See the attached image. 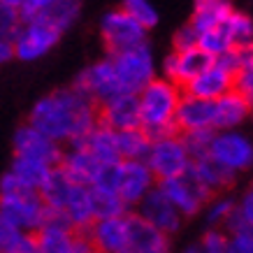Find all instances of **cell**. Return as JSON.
<instances>
[{"label":"cell","mask_w":253,"mask_h":253,"mask_svg":"<svg viewBox=\"0 0 253 253\" xmlns=\"http://www.w3.org/2000/svg\"><path fill=\"white\" fill-rule=\"evenodd\" d=\"M156 176L142 158L119 161L116 165V195L126 202V207L137 205L146 193L154 188Z\"/></svg>","instance_id":"cell-12"},{"label":"cell","mask_w":253,"mask_h":253,"mask_svg":"<svg viewBox=\"0 0 253 253\" xmlns=\"http://www.w3.org/2000/svg\"><path fill=\"white\" fill-rule=\"evenodd\" d=\"M198 46L205 51V54H209L211 58H216V56L225 54L228 49H232V42H230L228 31H225V26L218 23V26H214V28H207V31L198 33Z\"/></svg>","instance_id":"cell-32"},{"label":"cell","mask_w":253,"mask_h":253,"mask_svg":"<svg viewBox=\"0 0 253 253\" xmlns=\"http://www.w3.org/2000/svg\"><path fill=\"white\" fill-rule=\"evenodd\" d=\"M214 61L209 54H205L198 44L186 46V49H174L172 54L163 61V75L165 79L174 82L176 86H186L202 68H207Z\"/></svg>","instance_id":"cell-16"},{"label":"cell","mask_w":253,"mask_h":253,"mask_svg":"<svg viewBox=\"0 0 253 253\" xmlns=\"http://www.w3.org/2000/svg\"><path fill=\"white\" fill-rule=\"evenodd\" d=\"M31 126L56 139L58 144L77 142L98 123V109L91 98L82 91L58 88L42 95L31 109Z\"/></svg>","instance_id":"cell-1"},{"label":"cell","mask_w":253,"mask_h":253,"mask_svg":"<svg viewBox=\"0 0 253 253\" xmlns=\"http://www.w3.org/2000/svg\"><path fill=\"white\" fill-rule=\"evenodd\" d=\"M253 105L239 91L230 88L214 100V130L239 128L251 116Z\"/></svg>","instance_id":"cell-19"},{"label":"cell","mask_w":253,"mask_h":253,"mask_svg":"<svg viewBox=\"0 0 253 253\" xmlns=\"http://www.w3.org/2000/svg\"><path fill=\"white\" fill-rule=\"evenodd\" d=\"M79 7H82V0H49L44 7L33 16H40L46 23H51L54 28H58L61 33H65L72 23L77 21Z\"/></svg>","instance_id":"cell-26"},{"label":"cell","mask_w":253,"mask_h":253,"mask_svg":"<svg viewBox=\"0 0 253 253\" xmlns=\"http://www.w3.org/2000/svg\"><path fill=\"white\" fill-rule=\"evenodd\" d=\"M202 209H205V221H207L209 228H225L228 218L235 211V202L230 198H209Z\"/></svg>","instance_id":"cell-35"},{"label":"cell","mask_w":253,"mask_h":253,"mask_svg":"<svg viewBox=\"0 0 253 253\" xmlns=\"http://www.w3.org/2000/svg\"><path fill=\"white\" fill-rule=\"evenodd\" d=\"M191 169L211 193H223L225 188H230V186L235 184V172L228 169L223 163L216 161V158H211L209 154L193 158Z\"/></svg>","instance_id":"cell-23"},{"label":"cell","mask_w":253,"mask_h":253,"mask_svg":"<svg viewBox=\"0 0 253 253\" xmlns=\"http://www.w3.org/2000/svg\"><path fill=\"white\" fill-rule=\"evenodd\" d=\"M98 121L105 123L112 130H128V128L142 126L137 93H119L114 98L105 100Z\"/></svg>","instance_id":"cell-18"},{"label":"cell","mask_w":253,"mask_h":253,"mask_svg":"<svg viewBox=\"0 0 253 253\" xmlns=\"http://www.w3.org/2000/svg\"><path fill=\"white\" fill-rule=\"evenodd\" d=\"M149 144H151V137L146 135L142 126L128 128V130H116V146H119L121 161H132V158H142L144 161Z\"/></svg>","instance_id":"cell-29"},{"label":"cell","mask_w":253,"mask_h":253,"mask_svg":"<svg viewBox=\"0 0 253 253\" xmlns=\"http://www.w3.org/2000/svg\"><path fill=\"white\" fill-rule=\"evenodd\" d=\"M195 44H198V33H195V28L188 23V26H184L181 31L176 33L174 49H186V46H195Z\"/></svg>","instance_id":"cell-40"},{"label":"cell","mask_w":253,"mask_h":253,"mask_svg":"<svg viewBox=\"0 0 253 253\" xmlns=\"http://www.w3.org/2000/svg\"><path fill=\"white\" fill-rule=\"evenodd\" d=\"M0 2H5V5H7V7L16 9V12H19V16H21L23 7H26V0H0Z\"/></svg>","instance_id":"cell-43"},{"label":"cell","mask_w":253,"mask_h":253,"mask_svg":"<svg viewBox=\"0 0 253 253\" xmlns=\"http://www.w3.org/2000/svg\"><path fill=\"white\" fill-rule=\"evenodd\" d=\"M12 58H14V40L0 35V65L9 63Z\"/></svg>","instance_id":"cell-42"},{"label":"cell","mask_w":253,"mask_h":253,"mask_svg":"<svg viewBox=\"0 0 253 253\" xmlns=\"http://www.w3.org/2000/svg\"><path fill=\"white\" fill-rule=\"evenodd\" d=\"M174 126L184 132L214 130V100L198 98L193 93H184L179 98L174 114Z\"/></svg>","instance_id":"cell-17"},{"label":"cell","mask_w":253,"mask_h":253,"mask_svg":"<svg viewBox=\"0 0 253 253\" xmlns=\"http://www.w3.org/2000/svg\"><path fill=\"white\" fill-rule=\"evenodd\" d=\"M40 253H88L93 244L84 230H75L70 223L49 214L42 225L33 232Z\"/></svg>","instance_id":"cell-6"},{"label":"cell","mask_w":253,"mask_h":253,"mask_svg":"<svg viewBox=\"0 0 253 253\" xmlns=\"http://www.w3.org/2000/svg\"><path fill=\"white\" fill-rule=\"evenodd\" d=\"M230 88H232V72H228L221 63L216 61H211L207 68H202L186 84V93H193V95L205 100H216L218 95H223Z\"/></svg>","instance_id":"cell-21"},{"label":"cell","mask_w":253,"mask_h":253,"mask_svg":"<svg viewBox=\"0 0 253 253\" xmlns=\"http://www.w3.org/2000/svg\"><path fill=\"white\" fill-rule=\"evenodd\" d=\"M91 202H93V214L95 218L102 216H114L126 211V202H123L116 193L112 191H100V188H91Z\"/></svg>","instance_id":"cell-34"},{"label":"cell","mask_w":253,"mask_h":253,"mask_svg":"<svg viewBox=\"0 0 253 253\" xmlns=\"http://www.w3.org/2000/svg\"><path fill=\"white\" fill-rule=\"evenodd\" d=\"M211 135L214 130L209 128V130H193V132H186V149H188V154H191V161L193 158H198V156H205L209 151V142H211Z\"/></svg>","instance_id":"cell-37"},{"label":"cell","mask_w":253,"mask_h":253,"mask_svg":"<svg viewBox=\"0 0 253 253\" xmlns=\"http://www.w3.org/2000/svg\"><path fill=\"white\" fill-rule=\"evenodd\" d=\"M105 163H100L95 156L82 144V139L77 142H70V149L63 151V158H61V168L68 172L70 179H75L79 184L84 186H91L98 176L100 168Z\"/></svg>","instance_id":"cell-20"},{"label":"cell","mask_w":253,"mask_h":253,"mask_svg":"<svg viewBox=\"0 0 253 253\" xmlns=\"http://www.w3.org/2000/svg\"><path fill=\"white\" fill-rule=\"evenodd\" d=\"M51 165H46L42 161H35V158H26V156H14V163L9 172L16 176V181L23 184L26 188H35L40 191V186L44 184L46 174H49Z\"/></svg>","instance_id":"cell-28"},{"label":"cell","mask_w":253,"mask_h":253,"mask_svg":"<svg viewBox=\"0 0 253 253\" xmlns=\"http://www.w3.org/2000/svg\"><path fill=\"white\" fill-rule=\"evenodd\" d=\"M130 221V253H163L169 249V235L146 223L139 214H128Z\"/></svg>","instance_id":"cell-22"},{"label":"cell","mask_w":253,"mask_h":253,"mask_svg":"<svg viewBox=\"0 0 253 253\" xmlns=\"http://www.w3.org/2000/svg\"><path fill=\"white\" fill-rule=\"evenodd\" d=\"M35 235L16 228L0 214V253H35Z\"/></svg>","instance_id":"cell-27"},{"label":"cell","mask_w":253,"mask_h":253,"mask_svg":"<svg viewBox=\"0 0 253 253\" xmlns=\"http://www.w3.org/2000/svg\"><path fill=\"white\" fill-rule=\"evenodd\" d=\"M239 54H242V65L232 75V88L239 91L253 105V46H242Z\"/></svg>","instance_id":"cell-33"},{"label":"cell","mask_w":253,"mask_h":253,"mask_svg":"<svg viewBox=\"0 0 253 253\" xmlns=\"http://www.w3.org/2000/svg\"><path fill=\"white\" fill-rule=\"evenodd\" d=\"M225 228L230 230V235H228V251L253 253V225L237 214V209H235L232 216L228 218Z\"/></svg>","instance_id":"cell-30"},{"label":"cell","mask_w":253,"mask_h":253,"mask_svg":"<svg viewBox=\"0 0 253 253\" xmlns=\"http://www.w3.org/2000/svg\"><path fill=\"white\" fill-rule=\"evenodd\" d=\"M179 86L169 79H151L149 84L137 93L139 100V119L142 128L151 139L172 135L174 132V114L179 105Z\"/></svg>","instance_id":"cell-2"},{"label":"cell","mask_w":253,"mask_h":253,"mask_svg":"<svg viewBox=\"0 0 253 253\" xmlns=\"http://www.w3.org/2000/svg\"><path fill=\"white\" fill-rule=\"evenodd\" d=\"M100 35H102V42L107 44L109 54L123 51V49H130L135 44L146 42V28H142L123 7L112 9V12H107L102 16Z\"/></svg>","instance_id":"cell-10"},{"label":"cell","mask_w":253,"mask_h":253,"mask_svg":"<svg viewBox=\"0 0 253 253\" xmlns=\"http://www.w3.org/2000/svg\"><path fill=\"white\" fill-rule=\"evenodd\" d=\"M225 31L230 35L232 46H253V19L242 14V12H230L228 19L223 21Z\"/></svg>","instance_id":"cell-31"},{"label":"cell","mask_w":253,"mask_h":253,"mask_svg":"<svg viewBox=\"0 0 253 253\" xmlns=\"http://www.w3.org/2000/svg\"><path fill=\"white\" fill-rule=\"evenodd\" d=\"M0 214L26 232H35L49 218V207L40 191L26 188L12 172L0 179Z\"/></svg>","instance_id":"cell-3"},{"label":"cell","mask_w":253,"mask_h":253,"mask_svg":"<svg viewBox=\"0 0 253 253\" xmlns=\"http://www.w3.org/2000/svg\"><path fill=\"white\" fill-rule=\"evenodd\" d=\"M195 249L207 251V253H225L228 251V235H225L221 228H209V230L202 235L200 246H195Z\"/></svg>","instance_id":"cell-38"},{"label":"cell","mask_w":253,"mask_h":253,"mask_svg":"<svg viewBox=\"0 0 253 253\" xmlns=\"http://www.w3.org/2000/svg\"><path fill=\"white\" fill-rule=\"evenodd\" d=\"M235 209H237V214L242 216L244 221H249L253 225V188L246 191V195L239 200V205H235Z\"/></svg>","instance_id":"cell-41"},{"label":"cell","mask_w":253,"mask_h":253,"mask_svg":"<svg viewBox=\"0 0 253 253\" xmlns=\"http://www.w3.org/2000/svg\"><path fill=\"white\" fill-rule=\"evenodd\" d=\"M82 144L91 151L100 163H116L121 161L119 146H116V130L107 128L105 123H95L91 130L82 137Z\"/></svg>","instance_id":"cell-24"},{"label":"cell","mask_w":253,"mask_h":253,"mask_svg":"<svg viewBox=\"0 0 253 253\" xmlns=\"http://www.w3.org/2000/svg\"><path fill=\"white\" fill-rule=\"evenodd\" d=\"M75 88L84 93L86 98H91L93 102H100V105H102L105 100L123 93L121 86H119V79H116V75H114V68H112L109 56L82 70L77 75V79H75Z\"/></svg>","instance_id":"cell-13"},{"label":"cell","mask_w":253,"mask_h":253,"mask_svg":"<svg viewBox=\"0 0 253 253\" xmlns=\"http://www.w3.org/2000/svg\"><path fill=\"white\" fill-rule=\"evenodd\" d=\"M230 12L232 7L228 0H195L191 26L195 28V33H202L207 28H214V26L223 23Z\"/></svg>","instance_id":"cell-25"},{"label":"cell","mask_w":253,"mask_h":253,"mask_svg":"<svg viewBox=\"0 0 253 253\" xmlns=\"http://www.w3.org/2000/svg\"><path fill=\"white\" fill-rule=\"evenodd\" d=\"M63 33L54 28L51 23H46L40 16L23 19L19 31L14 33V58L23 63H33L38 58H44L61 40Z\"/></svg>","instance_id":"cell-5"},{"label":"cell","mask_w":253,"mask_h":253,"mask_svg":"<svg viewBox=\"0 0 253 253\" xmlns=\"http://www.w3.org/2000/svg\"><path fill=\"white\" fill-rule=\"evenodd\" d=\"M121 7L126 9L142 28H146V31H151L156 23H158V12H156V7L149 0H123Z\"/></svg>","instance_id":"cell-36"},{"label":"cell","mask_w":253,"mask_h":253,"mask_svg":"<svg viewBox=\"0 0 253 253\" xmlns=\"http://www.w3.org/2000/svg\"><path fill=\"white\" fill-rule=\"evenodd\" d=\"M109 61L123 93H139L156 77V58L146 42L109 54Z\"/></svg>","instance_id":"cell-4"},{"label":"cell","mask_w":253,"mask_h":253,"mask_svg":"<svg viewBox=\"0 0 253 253\" xmlns=\"http://www.w3.org/2000/svg\"><path fill=\"white\" fill-rule=\"evenodd\" d=\"M93 249L105 253H130V221L128 214L102 216L88 225L86 230Z\"/></svg>","instance_id":"cell-11"},{"label":"cell","mask_w":253,"mask_h":253,"mask_svg":"<svg viewBox=\"0 0 253 253\" xmlns=\"http://www.w3.org/2000/svg\"><path fill=\"white\" fill-rule=\"evenodd\" d=\"M144 163L149 165V169L154 172L156 179H169L186 172L191 168V154L186 149L184 137L172 135H163V137L151 139L149 151L144 156Z\"/></svg>","instance_id":"cell-7"},{"label":"cell","mask_w":253,"mask_h":253,"mask_svg":"<svg viewBox=\"0 0 253 253\" xmlns=\"http://www.w3.org/2000/svg\"><path fill=\"white\" fill-rule=\"evenodd\" d=\"M14 156H26V158H35L42 161L46 165H61L63 149L61 144L51 139L49 135H44L42 130H38L35 126H21L14 132Z\"/></svg>","instance_id":"cell-14"},{"label":"cell","mask_w":253,"mask_h":253,"mask_svg":"<svg viewBox=\"0 0 253 253\" xmlns=\"http://www.w3.org/2000/svg\"><path fill=\"white\" fill-rule=\"evenodd\" d=\"M21 26V16L12 7H7L5 2H0V35L2 38H14V33Z\"/></svg>","instance_id":"cell-39"},{"label":"cell","mask_w":253,"mask_h":253,"mask_svg":"<svg viewBox=\"0 0 253 253\" xmlns=\"http://www.w3.org/2000/svg\"><path fill=\"white\" fill-rule=\"evenodd\" d=\"M137 214L144 218L146 223H151L154 228H158L165 235H174L181 228V218L179 209L168 200V195L161 188H151L144 198L137 202Z\"/></svg>","instance_id":"cell-15"},{"label":"cell","mask_w":253,"mask_h":253,"mask_svg":"<svg viewBox=\"0 0 253 253\" xmlns=\"http://www.w3.org/2000/svg\"><path fill=\"white\" fill-rule=\"evenodd\" d=\"M207 154L237 174L253 165V142L237 128L214 130Z\"/></svg>","instance_id":"cell-9"},{"label":"cell","mask_w":253,"mask_h":253,"mask_svg":"<svg viewBox=\"0 0 253 253\" xmlns=\"http://www.w3.org/2000/svg\"><path fill=\"white\" fill-rule=\"evenodd\" d=\"M158 188L168 195V200L179 209L181 216H195L198 211H202L207 200L211 198V191L195 176L191 168L181 174L163 179Z\"/></svg>","instance_id":"cell-8"}]
</instances>
